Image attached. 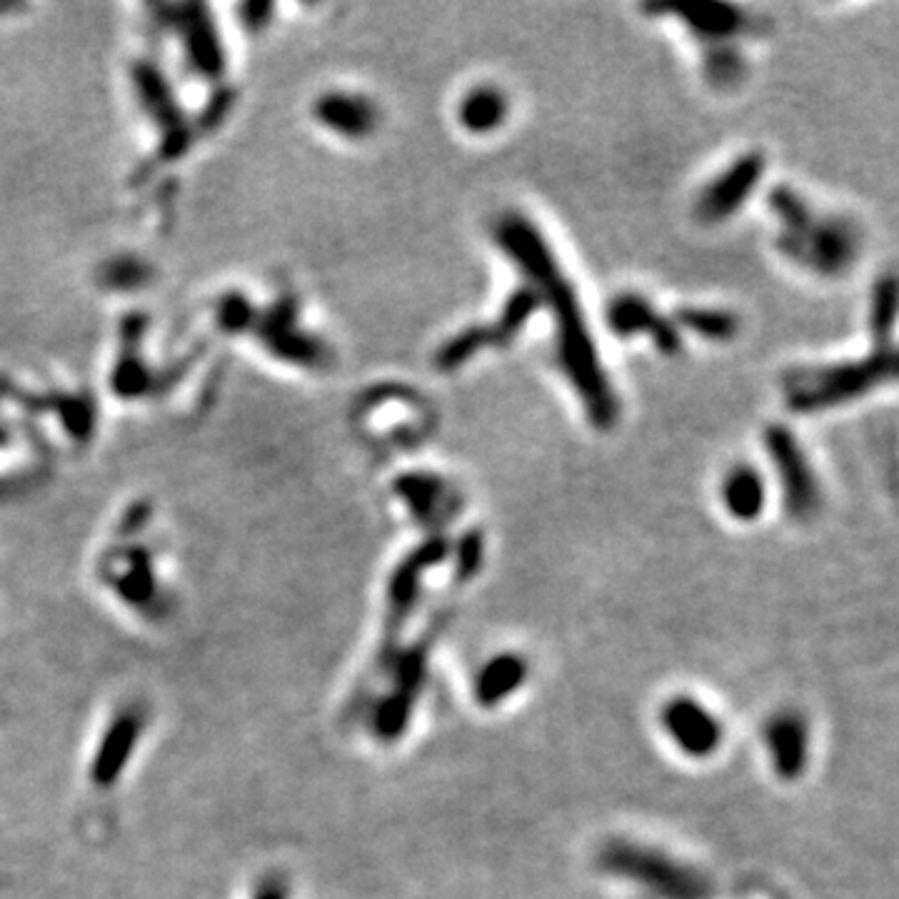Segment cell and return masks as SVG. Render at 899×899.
I'll return each mask as SVG.
<instances>
[{"label": "cell", "mask_w": 899, "mask_h": 899, "mask_svg": "<svg viewBox=\"0 0 899 899\" xmlns=\"http://www.w3.org/2000/svg\"><path fill=\"white\" fill-rule=\"evenodd\" d=\"M778 248L802 268L825 278H837L848 272L862 248L860 227L840 215H815L807 208L792 223L782 225Z\"/></svg>", "instance_id": "cell-4"}, {"label": "cell", "mask_w": 899, "mask_h": 899, "mask_svg": "<svg viewBox=\"0 0 899 899\" xmlns=\"http://www.w3.org/2000/svg\"><path fill=\"white\" fill-rule=\"evenodd\" d=\"M607 328L617 338H632V335L645 332L655 342V348L667 352V355H675L682 348L677 325L667 320L665 315H659L650 300L638 293H622L612 297V303L607 305Z\"/></svg>", "instance_id": "cell-10"}, {"label": "cell", "mask_w": 899, "mask_h": 899, "mask_svg": "<svg viewBox=\"0 0 899 899\" xmlns=\"http://www.w3.org/2000/svg\"><path fill=\"white\" fill-rule=\"evenodd\" d=\"M675 325H682L700 338L710 342H727L733 340L739 330V320L722 307H700V305H682L675 313Z\"/></svg>", "instance_id": "cell-20"}, {"label": "cell", "mask_w": 899, "mask_h": 899, "mask_svg": "<svg viewBox=\"0 0 899 899\" xmlns=\"http://www.w3.org/2000/svg\"><path fill=\"white\" fill-rule=\"evenodd\" d=\"M897 315V280L895 276H885L875 283L872 290V305H869V325L875 332L877 346H889V332L895 328Z\"/></svg>", "instance_id": "cell-22"}, {"label": "cell", "mask_w": 899, "mask_h": 899, "mask_svg": "<svg viewBox=\"0 0 899 899\" xmlns=\"http://www.w3.org/2000/svg\"><path fill=\"white\" fill-rule=\"evenodd\" d=\"M597 867L605 875L638 887L652 899H712L715 883L708 872L675 854L628 837H615L597 852Z\"/></svg>", "instance_id": "cell-2"}, {"label": "cell", "mask_w": 899, "mask_h": 899, "mask_svg": "<svg viewBox=\"0 0 899 899\" xmlns=\"http://www.w3.org/2000/svg\"><path fill=\"white\" fill-rule=\"evenodd\" d=\"M764 447L780 475L787 513L802 523L813 519L822 505V492L797 437L784 425H770L764 433Z\"/></svg>", "instance_id": "cell-7"}, {"label": "cell", "mask_w": 899, "mask_h": 899, "mask_svg": "<svg viewBox=\"0 0 899 899\" xmlns=\"http://www.w3.org/2000/svg\"><path fill=\"white\" fill-rule=\"evenodd\" d=\"M537 307H540V300H537V293L530 285H523L517 288L513 295L507 297L505 307H502L500 317L492 325H484L488 328V338H490V348H505L513 342L523 328L527 325V320L537 313Z\"/></svg>", "instance_id": "cell-19"}, {"label": "cell", "mask_w": 899, "mask_h": 899, "mask_svg": "<svg viewBox=\"0 0 899 899\" xmlns=\"http://www.w3.org/2000/svg\"><path fill=\"white\" fill-rule=\"evenodd\" d=\"M663 729L673 745L687 757H712L722 747L725 739V727L717 720L715 712L704 708L690 694H677L663 708Z\"/></svg>", "instance_id": "cell-8"}, {"label": "cell", "mask_w": 899, "mask_h": 899, "mask_svg": "<svg viewBox=\"0 0 899 899\" xmlns=\"http://www.w3.org/2000/svg\"><path fill=\"white\" fill-rule=\"evenodd\" d=\"M253 899H288V885L278 877H268Z\"/></svg>", "instance_id": "cell-26"}, {"label": "cell", "mask_w": 899, "mask_h": 899, "mask_svg": "<svg viewBox=\"0 0 899 899\" xmlns=\"http://www.w3.org/2000/svg\"><path fill=\"white\" fill-rule=\"evenodd\" d=\"M767 488L752 465H735L722 482V505L737 523H755L762 515Z\"/></svg>", "instance_id": "cell-17"}, {"label": "cell", "mask_w": 899, "mask_h": 899, "mask_svg": "<svg viewBox=\"0 0 899 899\" xmlns=\"http://www.w3.org/2000/svg\"><path fill=\"white\" fill-rule=\"evenodd\" d=\"M140 733H143V715L138 710H126L113 720L91 767V780L95 787L108 790L118 782L120 772L126 770L130 755H133Z\"/></svg>", "instance_id": "cell-13"}, {"label": "cell", "mask_w": 899, "mask_h": 899, "mask_svg": "<svg viewBox=\"0 0 899 899\" xmlns=\"http://www.w3.org/2000/svg\"><path fill=\"white\" fill-rule=\"evenodd\" d=\"M704 75L708 81L720 87V91H727V87H735L745 75V60L735 48H729L727 43L722 46H712L704 56Z\"/></svg>", "instance_id": "cell-23"}, {"label": "cell", "mask_w": 899, "mask_h": 899, "mask_svg": "<svg viewBox=\"0 0 899 899\" xmlns=\"http://www.w3.org/2000/svg\"><path fill=\"white\" fill-rule=\"evenodd\" d=\"M895 348L877 346V350L865 360L797 370L784 383V393H787L790 410L822 412L862 398V395L872 393L875 387L895 381Z\"/></svg>", "instance_id": "cell-3"}, {"label": "cell", "mask_w": 899, "mask_h": 899, "mask_svg": "<svg viewBox=\"0 0 899 899\" xmlns=\"http://www.w3.org/2000/svg\"><path fill=\"white\" fill-rule=\"evenodd\" d=\"M527 675H530V665H527L525 655L502 652V655L490 657L482 665L472 682V698L484 710L498 708V704L513 698L517 690H523Z\"/></svg>", "instance_id": "cell-14"}, {"label": "cell", "mask_w": 899, "mask_h": 899, "mask_svg": "<svg viewBox=\"0 0 899 899\" xmlns=\"http://www.w3.org/2000/svg\"><path fill=\"white\" fill-rule=\"evenodd\" d=\"M657 11L677 13L687 28L712 46L729 43L747 28V13L733 3H685L677 8H657Z\"/></svg>", "instance_id": "cell-15"}, {"label": "cell", "mask_w": 899, "mask_h": 899, "mask_svg": "<svg viewBox=\"0 0 899 899\" xmlns=\"http://www.w3.org/2000/svg\"><path fill=\"white\" fill-rule=\"evenodd\" d=\"M510 113L507 95L495 85H478L465 93L457 108V122L472 136H488L505 122Z\"/></svg>", "instance_id": "cell-18"}, {"label": "cell", "mask_w": 899, "mask_h": 899, "mask_svg": "<svg viewBox=\"0 0 899 899\" xmlns=\"http://www.w3.org/2000/svg\"><path fill=\"white\" fill-rule=\"evenodd\" d=\"M118 593L126 597L130 605H138V607L153 603L155 585H153V575H150L145 558L133 562V570H130L128 575L118 583Z\"/></svg>", "instance_id": "cell-25"}, {"label": "cell", "mask_w": 899, "mask_h": 899, "mask_svg": "<svg viewBox=\"0 0 899 899\" xmlns=\"http://www.w3.org/2000/svg\"><path fill=\"white\" fill-rule=\"evenodd\" d=\"M315 116L323 126L348 138L370 136L377 126V108L365 95L328 93L315 105Z\"/></svg>", "instance_id": "cell-16"}, {"label": "cell", "mask_w": 899, "mask_h": 899, "mask_svg": "<svg viewBox=\"0 0 899 899\" xmlns=\"http://www.w3.org/2000/svg\"><path fill=\"white\" fill-rule=\"evenodd\" d=\"M450 554V545L445 537H430L428 542H422L420 548L412 550L410 554H405V560L395 568L390 585H387V612H385V632L381 642V652H377V669H387L393 665L395 655V642L408 624L410 615L416 612L420 589H422V577L428 575L430 570L437 568L440 562H445Z\"/></svg>", "instance_id": "cell-6"}, {"label": "cell", "mask_w": 899, "mask_h": 899, "mask_svg": "<svg viewBox=\"0 0 899 899\" xmlns=\"http://www.w3.org/2000/svg\"><path fill=\"white\" fill-rule=\"evenodd\" d=\"M764 745L772 770L784 782H795L809 764V725L799 712L784 710L764 725Z\"/></svg>", "instance_id": "cell-11"}, {"label": "cell", "mask_w": 899, "mask_h": 899, "mask_svg": "<svg viewBox=\"0 0 899 899\" xmlns=\"http://www.w3.org/2000/svg\"><path fill=\"white\" fill-rule=\"evenodd\" d=\"M395 492L405 500V505L422 527L437 530L447 525L460 510L455 490L445 478L433 472H408L395 482Z\"/></svg>", "instance_id": "cell-12"}, {"label": "cell", "mask_w": 899, "mask_h": 899, "mask_svg": "<svg viewBox=\"0 0 899 899\" xmlns=\"http://www.w3.org/2000/svg\"><path fill=\"white\" fill-rule=\"evenodd\" d=\"M495 243L525 272L540 305L550 311L560 367L575 387L589 422L599 430H610L620 418V400L599 363L575 288L554 260L545 235L525 215L507 213L495 223Z\"/></svg>", "instance_id": "cell-1"}, {"label": "cell", "mask_w": 899, "mask_h": 899, "mask_svg": "<svg viewBox=\"0 0 899 899\" xmlns=\"http://www.w3.org/2000/svg\"><path fill=\"white\" fill-rule=\"evenodd\" d=\"M445 622V615L435 617L416 645H410L408 650L395 655L390 665L395 669V685L393 690L385 694L383 702L377 704L373 717L375 735L381 737L383 743H395V739L402 737L405 729H408L418 694L422 692V685H425L428 677L430 652H433L435 640L440 638V632H443Z\"/></svg>", "instance_id": "cell-5"}, {"label": "cell", "mask_w": 899, "mask_h": 899, "mask_svg": "<svg viewBox=\"0 0 899 899\" xmlns=\"http://www.w3.org/2000/svg\"><path fill=\"white\" fill-rule=\"evenodd\" d=\"M484 348H490L488 328H484V325H470V328H465L463 332L453 335V338L437 350L435 367L443 370V373H453V370L463 367L467 360L478 355Z\"/></svg>", "instance_id": "cell-21"}, {"label": "cell", "mask_w": 899, "mask_h": 899, "mask_svg": "<svg viewBox=\"0 0 899 899\" xmlns=\"http://www.w3.org/2000/svg\"><path fill=\"white\" fill-rule=\"evenodd\" d=\"M482 558H484L482 533L478 530L465 533L460 545H457V554H455V580H463V583L472 580L482 568Z\"/></svg>", "instance_id": "cell-24"}, {"label": "cell", "mask_w": 899, "mask_h": 899, "mask_svg": "<svg viewBox=\"0 0 899 899\" xmlns=\"http://www.w3.org/2000/svg\"><path fill=\"white\" fill-rule=\"evenodd\" d=\"M764 173V157L760 153H745L722 171L708 188L700 192L698 218L702 223H722L752 196Z\"/></svg>", "instance_id": "cell-9"}]
</instances>
